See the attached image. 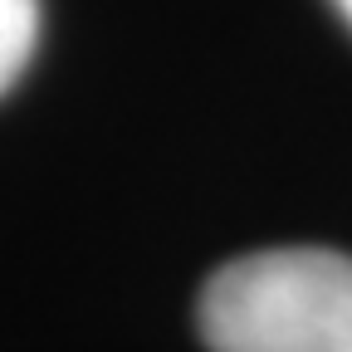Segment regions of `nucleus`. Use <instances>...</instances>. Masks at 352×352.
<instances>
[{"instance_id":"1","label":"nucleus","mask_w":352,"mask_h":352,"mask_svg":"<svg viewBox=\"0 0 352 352\" xmlns=\"http://www.w3.org/2000/svg\"><path fill=\"white\" fill-rule=\"evenodd\" d=\"M196 323L210 352H352V254L254 250L206 279Z\"/></svg>"},{"instance_id":"3","label":"nucleus","mask_w":352,"mask_h":352,"mask_svg":"<svg viewBox=\"0 0 352 352\" xmlns=\"http://www.w3.org/2000/svg\"><path fill=\"white\" fill-rule=\"evenodd\" d=\"M333 6H338V15H342V20L352 25V0H333Z\"/></svg>"},{"instance_id":"2","label":"nucleus","mask_w":352,"mask_h":352,"mask_svg":"<svg viewBox=\"0 0 352 352\" xmlns=\"http://www.w3.org/2000/svg\"><path fill=\"white\" fill-rule=\"evenodd\" d=\"M39 44V0H0V98L30 69Z\"/></svg>"}]
</instances>
